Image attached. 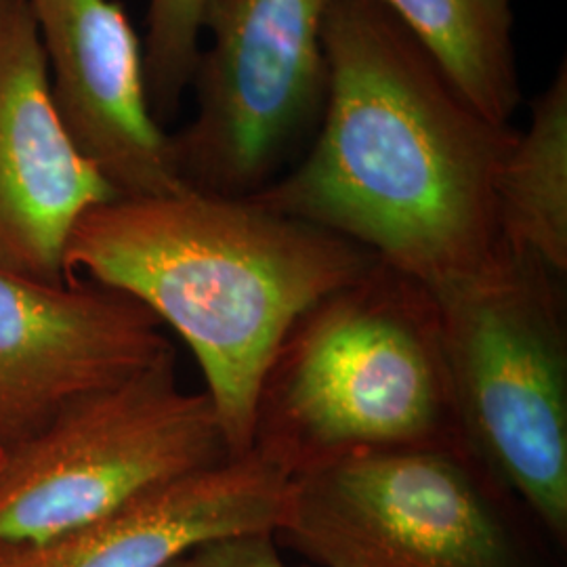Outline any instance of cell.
I'll use <instances>...</instances> for the list:
<instances>
[{
    "mask_svg": "<svg viewBox=\"0 0 567 567\" xmlns=\"http://www.w3.org/2000/svg\"><path fill=\"white\" fill-rule=\"evenodd\" d=\"M204 0H150L143 72L147 103L161 124L175 116L200 55Z\"/></svg>",
    "mask_w": 567,
    "mask_h": 567,
    "instance_id": "obj_14",
    "label": "cell"
},
{
    "mask_svg": "<svg viewBox=\"0 0 567 567\" xmlns=\"http://www.w3.org/2000/svg\"><path fill=\"white\" fill-rule=\"evenodd\" d=\"M377 261L252 198L189 187L91 208L65 250L70 278L133 297L189 344L231 458L252 450L259 389L288 328Z\"/></svg>",
    "mask_w": 567,
    "mask_h": 567,
    "instance_id": "obj_2",
    "label": "cell"
},
{
    "mask_svg": "<svg viewBox=\"0 0 567 567\" xmlns=\"http://www.w3.org/2000/svg\"><path fill=\"white\" fill-rule=\"evenodd\" d=\"M517 507L465 447H393L290 477L271 536L318 567H543Z\"/></svg>",
    "mask_w": 567,
    "mask_h": 567,
    "instance_id": "obj_5",
    "label": "cell"
},
{
    "mask_svg": "<svg viewBox=\"0 0 567 567\" xmlns=\"http://www.w3.org/2000/svg\"><path fill=\"white\" fill-rule=\"evenodd\" d=\"M227 458L215 405L204 391H183L173 351L7 452L0 553L53 540L150 487Z\"/></svg>",
    "mask_w": 567,
    "mask_h": 567,
    "instance_id": "obj_6",
    "label": "cell"
},
{
    "mask_svg": "<svg viewBox=\"0 0 567 567\" xmlns=\"http://www.w3.org/2000/svg\"><path fill=\"white\" fill-rule=\"evenodd\" d=\"M118 194L61 121L25 0H0V269L74 280L65 250L82 217Z\"/></svg>",
    "mask_w": 567,
    "mask_h": 567,
    "instance_id": "obj_9",
    "label": "cell"
},
{
    "mask_svg": "<svg viewBox=\"0 0 567 567\" xmlns=\"http://www.w3.org/2000/svg\"><path fill=\"white\" fill-rule=\"evenodd\" d=\"M168 353L161 320L121 290L0 269V444L20 446Z\"/></svg>",
    "mask_w": 567,
    "mask_h": 567,
    "instance_id": "obj_8",
    "label": "cell"
},
{
    "mask_svg": "<svg viewBox=\"0 0 567 567\" xmlns=\"http://www.w3.org/2000/svg\"><path fill=\"white\" fill-rule=\"evenodd\" d=\"M61 121L118 198L185 189L145 93L143 47L116 0H25Z\"/></svg>",
    "mask_w": 567,
    "mask_h": 567,
    "instance_id": "obj_10",
    "label": "cell"
},
{
    "mask_svg": "<svg viewBox=\"0 0 567 567\" xmlns=\"http://www.w3.org/2000/svg\"><path fill=\"white\" fill-rule=\"evenodd\" d=\"M330 89L303 161L255 203L324 227L435 297L508 248L498 183L517 142L489 121L383 0H330Z\"/></svg>",
    "mask_w": 567,
    "mask_h": 567,
    "instance_id": "obj_1",
    "label": "cell"
},
{
    "mask_svg": "<svg viewBox=\"0 0 567 567\" xmlns=\"http://www.w3.org/2000/svg\"><path fill=\"white\" fill-rule=\"evenodd\" d=\"M288 480L250 450L150 487L53 540L4 550L0 567H168L215 540L274 534Z\"/></svg>",
    "mask_w": 567,
    "mask_h": 567,
    "instance_id": "obj_11",
    "label": "cell"
},
{
    "mask_svg": "<svg viewBox=\"0 0 567 567\" xmlns=\"http://www.w3.org/2000/svg\"><path fill=\"white\" fill-rule=\"evenodd\" d=\"M561 280L532 255L508 250L435 297L461 442L557 545L567 540Z\"/></svg>",
    "mask_w": 567,
    "mask_h": 567,
    "instance_id": "obj_4",
    "label": "cell"
},
{
    "mask_svg": "<svg viewBox=\"0 0 567 567\" xmlns=\"http://www.w3.org/2000/svg\"><path fill=\"white\" fill-rule=\"evenodd\" d=\"M468 102L511 124L522 103L513 0H383Z\"/></svg>",
    "mask_w": 567,
    "mask_h": 567,
    "instance_id": "obj_13",
    "label": "cell"
},
{
    "mask_svg": "<svg viewBox=\"0 0 567 567\" xmlns=\"http://www.w3.org/2000/svg\"><path fill=\"white\" fill-rule=\"evenodd\" d=\"M501 225L513 252L567 271V65L532 103V122L508 154L498 183Z\"/></svg>",
    "mask_w": 567,
    "mask_h": 567,
    "instance_id": "obj_12",
    "label": "cell"
},
{
    "mask_svg": "<svg viewBox=\"0 0 567 567\" xmlns=\"http://www.w3.org/2000/svg\"><path fill=\"white\" fill-rule=\"evenodd\" d=\"M4 461H7V447L0 444V468L4 465Z\"/></svg>",
    "mask_w": 567,
    "mask_h": 567,
    "instance_id": "obj_16",
    "label": "cell"
},
{
    "mask_svg": "<svg viewBox=\"0 0 567 567\" xmlns=\"http://www.w3.org/2000/svg\"><path fill=\"white\" fill-rule=\"evenodd\" d=\"M463 446L440 305L383 261L303 311L265 370L252 450L288 477L360 452Z\"/></svg>",
    "mask_w": 567,
    "mask_h": 567,
    "instance_id": "obj_3",
    "label": "cell"
},
{
    "mask_svg": "<svg viewBox=\"0 0 567 567\" xmlns=\"http://www.w3.org/2000/svg\"><path fill=\"white\" fill-rule=\"evenodd\" d=\"M168 567H295L288 566L271 534H246L215 540L189 550Z\"/></svg>",
    "mask_w": 567,
    "mask_h": 567,
    "instance_id": "obj_15",
    "label": "cell"
},
{
    "mask_svg": "<svg viewBox=\"0 0 567 567\" xmlns=\"http://www.w3.org/2000/svg\"><path fill=\"white\" fill-rule=\"evenodd\" d=\"M330 0H204L192 84L196 116L171 135L175 171L196 192L250 198L282 175L324 118Z\"/></svg>",
    "mask_w": 567,
    "mask_h": 567,
    "instance_id": "obj_7",
    "label": "cell"
}]
</instances>
